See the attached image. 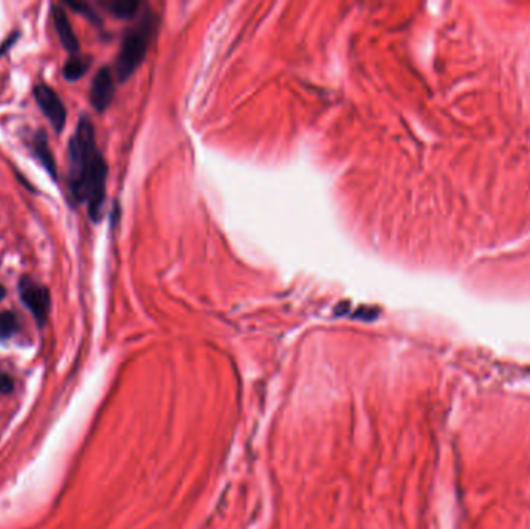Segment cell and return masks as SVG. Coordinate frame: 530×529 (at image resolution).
Returning <instances> with one entry per match:
<instances>
[{
	"label": "cell",
	"mask_w": 530,
	"mask_h": 529,
	"mask_svg": "<svg viewBox=\"0 0 530 529\" xmlns=\"http://www.w3.org/2000/svg\"><path fill=\"white\" fill-rule=\"evenodd\" d=\"M107 165L95 142L89 117H81L68 143V187L76 202H86L94 220L101 216L106 197Z\"/></svg>",
	"instance_id": "cell-1"
},
{
	"label": "cell",
	"mask_w": 530,
	"mask_h": 529,
	"mask_svg": "<svg viewBox=\"0 0 530 529\" xmlns=\"http://www.w3.org/2000/svg\"><path fill=\"white\" fill-rule=\"evenodd\" d=\"M152 30L153 24L151 18H146L137 25V28L130 30L125 36L120 55L117 58V78L120 81H126L137 70V67L141 64V61L146 56V50H148Z\"/></svg>",
	"instance_id": "cell-2"
},
{
	"label": "cell",
	"mask_w": 530,
	"mask_h": 529,
	"mask_svg": "<svg viewBox=\"0 0 530 529\" xmlns=\"http://www.w3.org/2000/svg\"><path fill=\"white\" fill-rule=\"evenodd\" d=\"M20 300L32 311L37 323L44 326L50 311V292L32 277H22L19 281Z\"/></svg>",
	"instance_id": "cell-3"
},
{
	"label": "cell",
	"mask_w": 530,
	"mask_h": 529,
	"mask_svg": "<svg viewBox=\"0 0 530 529\" xmlns=\"http://www.w3.org/2000/svg\"><path fill=\"white\" fill-rule=\"evenodd\" d=\"M34 97L44 115L51 123V126L55 127L56 132H61L65 125L67 112L61 98L56 95V92L49 86L39 84V86L34 87Z\"/></svg>",
	"instance_id": "cell-4"
},
{
	"label": "cell",
	"mask_w": 530,
	"mask_h": 529,
	"mask_svg": "<svg viewBox=\"0 0 530 529\" xmlns=\"http://www.w3.org/2000/svg\"><path fill=\"white\" fill-rule=\"evenodd\" d=\"M113 94H115V87H113V75L111 72V68L109 67L99 68L94 81H92V89H90L92 104H94L96 111L103 112L111 106Z\"/></svg>",
	"instance_id": "cell-5"
},
{
	"label": "cell",
	"mask_w": 530,
	"mask_h": 529,
	"mask_svg": "<svg viewBox=\"0 0 530 529\" xmlns=\"http://www.w3.org/2000/svg\"><path fill=\"white\" fill-rule=\"evenodd\" d=\"M51 10H53V22H55V28H56L61 42H63V45L68 51L76 53L78 51L80 44H78V39H76L70 22H68L64 10L58 8V6L55 5H53Z\"/></svg>",
	"instance_id": "cell-6"
},
{
	"label": "cell",
	"mask_w": 530,
	"mask_h": 529,
	"mask_svg": "<svg viewBox=\"0 0 530 529\" xmlns=\"http://www.w3.org/2000/svg\"><path fill=\"white\" fill-rule=\"evenodd\" d=\"M34 151L37 157H39L41 162L44 163L45 170L50 173L51 178H56V165H55V158H53L47 139H45V134L39 132V135L34 139Z\"/></svg>",
	"instance_id": "cell-7"
},
{
	"label": "cell",
	"mask_w": 530,
	"mask_h": 529,
	"mask_svg": "<svg viewBox=\"0 0 530 529\" xmlns=\"http://www.w3.org/2000/svg\"><path fill=\"white\" fill-rule=\"evenodd\" d=\"M90 67V59L86 56H73L67 61V64L64 66V76L68 81H76L80 80L81 76L89 70Z\"/></svg>",
	"instance_id": "cell-8"
},
{
	"label": "cell",
	"mask_w": 530,
	"mask_h": 529,
	"mask_svg": "<svg viewBox=\"0 0 530 529\" xmlns=\"http://www.w3.org/2000/svg\"><path fill=\"white\" fill-rule=\"evenodd\" d=\"M138 6H140V4L137 0H112V2L107 4V8L111 10L113 16L121 19L132 18L137 13Z\"/></svg>",
	"instance_id": "cell-9"
},
{
	"label": "cell",
	"mask_w": 530,
	"mask_h": 529,
	"mask_svg": "<svg viewBox=\"0 0 530 529\" xmlns=\"http://www.w3.org/2000/svg\"><path fill=\"white\" fill-rule=\"evenodd\" d=\"M19 329V320L14 312H0V339H10Z\"/></svg>",
	"instance_id": "cell-10"
},
{
	"label": "cell",
	"mask_w": 530,
	"mask_h": 529,
	"mask_svg": "<svg viewBox=\"0 0 530 529\" xmlns=\"http://www.w3.org/2000/svg\"><path fill=\"white\" fill-rule=\"evenodd\" d=\"M13 380L8 374L0 371V394H8L13 391Z\"/></svg>",
	"instance_id": "cell-11"
},
{
	"label": "cell",
	"mask_w": 530,
	"mask_h": 529,
	"mask_svg": "<svg viewBox=\"0 0 530 529\" xmlns=\"http://www.w3.org/2000/svg\"><path fill=\"white\" fill-rule=\"evenodd\" d=\"M4 297H5V289H4L2 285H0V301L4 300Z\"/></svg>",
	"instance_id": "cell-12"
}]
</instances>
